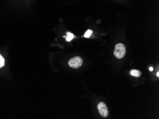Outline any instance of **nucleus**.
<instances>
[{
	"label": "nucleus",
	"mask_w": 159,
	"mask_h": 119,
	"mask_svg": "<svg viewBox=\"0 0 159 119\" xmlns=\"http://www.w3.org/2000/svg\"><path fill=\"white\" fill-rule=\"evenodd\" d=\"M157 76H158V77H159V72H158L157 73Z\"/></svg>",
	"instance_id": "1a4fd4ad"
},
{
	"label": "nucleus",
	"mask_w": 159,
	"mask_h": 119,
	"mask_svg": "<svg viewBox=\"0 0 159 119\" xmlns=\"http://www.w3.org/2000/svg\"><path fill=\"white\" fill-rule=\"evenodd\" d=\"M98 110L100 113L103 117H106L109 114V111L106 105L104 102H100L98 104Z\"/></svg>",
	"instance_id": "7ed1b4c3"
},
{
	"label": "nucleus",
	"mask_w": 159,
	"mask_h": 119,
	"mask_svg": "<svg viewBox=\"0 0 159 119\" xmlns=\"http://www.w3.org/2000/svg\"><path fill=\"white\" fill-rule=\"evenodd\" d=\"M130 73L132 76H134L136 77H139L141 76L142 74L141 72L137 69H132L130 70Z\"/></svg>",
	"instance_id": "20e7f679"
},
{
	"label": "nucleus",
	"mask_w": 159,
	"mask_h": 119,
	"mask_svg": "<svg viewBox=\"0 0 159 119\" xmlns=\"http://www.w3.org/2000/svg\"><path fill=\"white\" fill-rule=\"evenodd\" d=\"M67 36H63V38H66V40L67 42H70L75 37V36L73 34L70 32H67L66 33Z\"/></svg>",
	"instance_id": "39448f33"
},
{
	"label": "nucleus",
	"mask_w": 159,
	"mask_h": 119,
	"mask_svg": "<svg viewBox=\"0 0 159 119\" xmlns=\"http://www.w3.org/2000/svg\"><path fill=\"white\" fill-rule=\"evenodd\" d=\"M93 33V31L91 30H88L87 31H86L84 35V37L85 38H88L91 36V34Z\"/></svg>",
	"instance_id": "423d86ee"
},
{
	"label": "nucleus",
	"mask_w": 159,
	"mask_h": 119,
	"mask_svg": "<svg viewBox=\"0 0 159 119\" xmlns=\"http://www.w3.org/2000/svg\"><path fill=\"white\" fill-rule=\"evenodd\" d=\"M126 48L122 43H118L115 47L114 54L118 59H121L125 56L126 54Z\"/></svg>",
	"instance_id": "f257e3e1"
},
{
	"label": "nucleus",
	"mask_w": 159,
	"mask_h": 119,
	"mask_svg": "<svg viewBox=\"0 0 159 119\" xmlns=\"http://www.w3.org/2000/svg\"><path fill=\"white\" fill-rule=\"evenodd\" d=\"M149 70H150V71H153V67H150V69H149Z\"/></svg>",
	"instance_id": "6e6552de"
},
{
	"label": "nucleus",
	"mask_w": 159,
	"mask_h": 119,
	"mask_svg": "<svg viewBox=\"0 0 159 119\" xmlns=\"http://www.w3.org/2000/svg\"><path fill=\"white\" fill-rule=\"evenodd\" d=\"M4 59L3 57H2L1 55L0 54V68L4 66Z\"/></svg>",
	"instance_id": "0eeeda50"
},
{
	"label": "nucleus",
	"mask_w": 159,
	"mask_h": 119,
	"mask_svg": "<svg viewBox=\"0 0 159 119\" xmlns=\"http://www.w3.org/2000/svg\"><path fill=\"white\" fill-rule=\"evenodd\" d=\"M82 63L83 60L82 58L80 57H75L70 60L69 61V65L70 66L74 68H78L82 66Z\"/></svg>",
	"instance_id": "f03ea898"
}]
</instances>
